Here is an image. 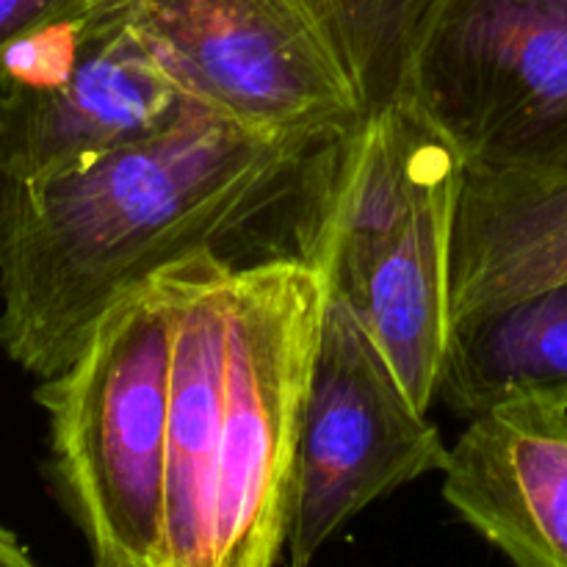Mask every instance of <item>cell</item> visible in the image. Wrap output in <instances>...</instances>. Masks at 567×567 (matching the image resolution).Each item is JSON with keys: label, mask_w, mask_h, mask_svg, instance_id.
I'll list each match as a JSON object with an SVG mask.
<instances>
[{"label": "cell", "mask_w": 567, "mask_h": 567, "mask_svg": "<svg viewBox=\"0 0 567 567\" xmlns=\"http://www.w3.org/2000/svg\"><path fill=\"white\" fill-rule=\"evenodd\" d=\"M233 264L203 249L158 275L172 316L166 504L158 567H208L227 388Z\"/></svg>", "instance_id": "cell-9"}, {"label": "cell", "mask_w": 567, "mask_h": 567, "mask_svg": "<svg viewBox=\"0 0 567 567\" xmlns=\"http://www.w3.org/2000/svg\"><path fill=\"white\" fill-rule=\"evenodd\" d=\"M319 147L194 103L158 136L0 183V349L50 380L111 308L169 266L219 249Z\"/></svg>", "instance_id": "cell-1"}, {"label": "cell", "mask_w": 567, "mask_h": 567, "mask_svg": "<svg viewBox=\"0 0 567 567\" xmlns=\"http://www.w3.org/2000/svg\"><path fill=\"white\" fill-rule=\"evenodd\" d=\"M161 70L214 114L319 147L388 100L385 50L358 0H116Z\"/></svg>", "instance_id": "cell-2"}, {"label": "cell", "mask_w": 567, "mask_h": 567, "mask_svg": "<svg viewBox=\"0 0 567 567\" xmlns=\"http://www.w3.org/2000/svg\"><path fill=\"white\" fill-rule=\"evenodd\" d=\"M81 3L83 0H0V61L17 44L64 20Z\"/></svg>", "instance_id": "cell-13"}, {"label": "cell", "mask_w": 567, "mask_h": 567, "mask_svg": "<svg viewBox=\"0 0 567 567\" xmlns=\"http://www.w3.org/2000/svg\"><path fill=\"white\" fill-rule=\"evenodd\" d=\"M388 97L463 166L567 175V0H360Z\"/></svg>", "instance_id": "cell-3"}, {"label": "cell", "mask_w": 567, "mask_h": 567, "mask_svg": "<svg viewBox=\"0 0 567 567\" xmlns=\"http://www.w3.org/2000/svg\"><path fill=\"white\" fill-rule=\"evenodd\" d=\"M0 567H39L31 554L25 551L14 532L0 526Z\"/></svg>", "instance_id": "cell-14"}, {"label": "cell", "mask_w": 567, "mask_h": 567, "mask_svg": "<svg viewBox=\"0 0 567 567\" xmlns=\"http://www.w3.org/2000/svg\"><path fill=\"white\" fill-rule=\"evenodd\" d=\"M330 291L327 216L299 252L233 266L208 567L280 563L293 457Z\"/></svg>", "instance_id": "cell-6"}, {"label": "cell", "mask_w": 567, "mask_h": 567, "mask_svg": "<svg viewBox=\"0 0 567 567\" xmlns=\"http://www.w3.org/2000/svg\"><path fill=\"white\" fill-rule=\"evenodd\" d=\"M567 282V175L463 166L449 247V324Z\"/></svg>", "instance_id": "cell-11"}, {"label": "cell", "mask_w": 567, "mask_h": 567, "mask_svg": "<svg viewBox=\"0 0 567 567\" xmlns=\"http://www.w3.org/2000/svg\"><path fill=\"white\" fill-rule=\"evenodd\" d=\"M172 316L164 286L111 308L78 358L37 399L50 471L92 567H158L166 504Z\"/></svg>", "instance_id": "cell-5"}, {"label": "cell", "mask_w": 567, "mask_h": 567, "mask_svg": "<svg viewBox=\"0 0 567 567\" xmlns=\"http://www.w3.org/2000/svg\"><path fill=\"white\" fill-rule=\"evenodd\" d=\"M0 183H3V175H0Z\"/></svg>", "instance_id": "cell-15"}, {"label": "cell", "mask_w": 567, "mask_h": 567, "mask_svg": "<svg viewBox=\"0 0 567 567\" xmlns=\"http://www.w3.org/2000/svg\"><path fill=\"white\" fill-rule=\"evenodd\" d=\"M192 105L116 0H83L0 61V175L86 164L158 136Z\"/></svg>", "instance_id": "cell-8"}, {"label": "cell", "mask_w": 567, "mask_h": 567, "mask_svg": "<svg viewBox=\"0 0 567 567\" xmlns=\"http://www.w3.org/2000/svg\"><path fill=\"white\" fill-rule=\"evenodd\" d=\"M463 161L388 97L349 138L327 199L332 286L421 410L437 399L449 343V247Z\"/></svg>", "instance_id": "cell-4"}, {"label": "cell", "mask_w": 567, "mask_h": 567, "mask_svg": "<svg viewBox=\"0 0 567 567\" xmlns=\"http://www.w3.org/2000/svg\"><path fill=\"white\" fill-rule=\"evenodd\" d=\"M437 399L465 419L509 399L567 404V282L452 321Z\"/></svg>", "instance_id": "cell-12"}, {"label": "cell", "mask_w": 567, "mask_h": 567, "mask_svg": "<svg viewBox=\"0 0 567 567\" xmlns=\"http://www.w3.org/2000/svg\"><path fill=\"white\" fill-rule=\"evenodd\" d=\"M441 474L449 507L513 567H567V404L509 399L482 410Z\"/></svg>", "instance_id": "cell-10"}, {"label": "cell", "mask_w": 567, "mask_h": 567, "mask_svg": "<svg viewBox=\"0 0 567 567\" xmlns=\"http://www.w3.org/2000/svg\"><path fill=\"white\" fill-rule=\"evenodd\" d=\"M446 457L441 430L332 286L293 457L282 565L310 567L354 515L441 474Z\"/></svg>", "instance_id": "cell-7"}]
</instances>
